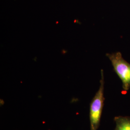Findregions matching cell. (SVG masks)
I'll return each mask as SVG.
<instances>
[{
	"instance_id": "3",
	"label": "cell",
	"mask_w": 130,
	"mask_h": 130,
	"mask_svg": "<svg viewBox=\"0 0 130 130\" xmlns=\"http://www.w3.org/2000/svg\"><path fill=\"white\" fill-rule=\"evenodd\" d=\"M116 122L115 130H130V118L127 117H116L114 119Z\"/></svg>"
},
{
	"instance_id": "1",
	"label": "cell",
	"mask_w": 130,
	"mask_h": 130,
	"mask_svg": "<svg viewBox=\"0 0 130 130\" xmlns=\"http://www.w3.org/2000/svg\"><path fill=\"white\" fill-rule=\"evenodd\" d=\"M100 86L91 101L90 108L91 130H98L99 126L104 101V76L103 70L101 71Z\"/></svg>"
},
{
	"instance_id": "2",
	"label": "cell",
	"mask_w": 130,
	"mask_h": 130,
	"mask_svg": "<svg viewBox=\"0 0 130 130\" xmlns=\"http://www.w3.org/2000/svg\"><path fill=\"white\" fill-rule=\"evenodd\" d=\"M113 69L121 79L123 89L127 91L130 88V64L123 58L121 52L107 54Z\"/></svg>"
}]
</instances>
